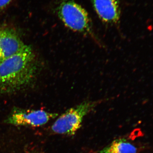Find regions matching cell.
I'll return each instance as SVG.
<instances>
[{
	"instance_id": "obj_1",
	"label": "cell",
	"mask_w": 153,
	"mask_h": 153,
	"mask_svg": "<svg viewBox=\"0 0 153 153\" xmlns=\"http://www.w3.org/2000/svg\"><path fill=\"white\" fill-rule=\"evenodd\" d=\"M36 55L30 46L0 63V97L31 85L38 71Z\"/></svg>"
},
{
	"instance_id": "obj_2",
	"label": "cell",
	"mask_w": 153,
	"mask_h": 153,
	"mask_svg": "<svg viewBox=\"0 0 153 153\" xmlns=\"http://www.w3.org/2000/svg\"><path fill=\"white\" fill-rule=\"evenodd\" d=\"M57 13L66 27L91 38L101 46L100 41L94 33L88 13L79 4L72 0H64L57 7Z\"/></svg>"
},
{
	"instance_id": "obj_3",
	"label": "cell",
	"mask_w": 153,
	"mask_h": 153,
	"mask_svg": "<svg viewBox=\"0 0 153 153\" xmlns=\"http://www.w3.org/2000/svg\"><path fill=\"white\" fill-rule=\"evenodd\" d=\"M102 101H85L67 110L52 125V131L55 134L73 135L81 127L85 116Z\"/></svg>"
},
{
	"instance_id": "obj_4",
	"label": "cell",
	"mask_w": 153,
	"mask_h": 153,
	"mask_svg": "<svg viewBox=\"0 0 153 153\" xmlns=\"http://www.w3.org/2000/svg\"><path fill=\"white\" fill-rule=\"evenodd\" d=\"M58 114L42 110H26L16 108L5 120L6 123L15 126H40L55 118Z\"/></svg>"
},
{
	"instance_id": "obj_5",
	"label": "cell",
	"mask_w": 153,
	"mask_h": 153,
	"mask_svg": "<svg viewBox=\"0 0 153 153\" xmlns=\"http://www.w3.org/2000/svg\"><path fill=\"white\" fill-rule=\"evenodd\" d=\"M25 45L16 30L0 27V63L20 52Z\"/></svg>"
},
{
	"instance_id": "obj_6",
	"label": "cell",
	"mask_w": 153,
	"mask_h": 153,
	"mask_svg": "<svg viewBox=\"0 0 153 153\" xmlns=\"http://www.w3.org/2000/svg\"><path fill=\"white\" fill-rule=\"evenodd\" d=\"M99 19L106 25H117L120 21L121 10L118 0H91Z\"/></svg>"
},
{
	"instance_id": "obj_7",
	"label": "cell",
	"mask_w": 153,
	"mask_h": 153,
	"mask_svg": "<svg viewBox=\"0 0 153 153\" xmlns=\"http://www.w3.org/2000/svg\"><path fill=\"white\" fill-rule=\"evenodd\" d=\"M137 148L123 139L114 141L98 153H137Z\"/></svg>"
},
{
	"instance_id": "obj_8",
	"label": "cell",
	"mask_w": 153,
	"mask_h": 153,
	"mask_svg": "<svg viewBox=\"0 0 153 153\" xmlns=\"http://www.w3.org/2000/svg\"><path fill=\"white\" fill-rule=\"evenodd\" d=\"M13 0H0V11L6 9Z\"/></svg>"
}]
</instances>
